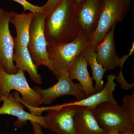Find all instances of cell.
I'll return each instance as SVG.
<instances>
[{
	"label": "cell",
	"mask_w": 134,
	"mask_h": 134,
	"mask_svg": "<svg viewBox=\"0 0 134 134\" xmlns=\"http://www.w3.org/2000/svg\"><path fill=\"white\" fill-rule=\"evenodd\" d=\"M82 53L88 64L91 68L92 78L96 82L94 88L97 92H98L102 90L104 87L103 78L105 71L102 66L98 62L96 58V49L93 47L87 44Z\"/></svg>",
	"instance_id": "ac0fdd59"
},
{
	"label": "cell",
	"mask_w": 134,
	"mask_h": 134,
	"mask_svg": "<svg viewBox=\"0 0 134 134\" xmlns=\"http://www.w3.org/2000/svg\"><path fill=\"white\" fill-rule=\"evenodd\" d=\"M88 65L81 52L76 58L69 74L72 80L79 81L86 98L97 93L93 86V79L88 71Z\"/></svg>",
	"instance_id": "9a60e30c"
},
{
	"label": "cell",
	"mask_w": 134,
	"mask_h": 134,
	"mask_svg": "<svg viewBox=\"0 0 134 134\" xmlns=\"http://www.w3.org/2000/svg\"><path fill=\"white\" fill-rule=\"evenodd\" d=\"M88 40L80 35L70 43L53 44L48 43L47 50L50 70L58 80L63 73L70 71L77 56L87 45Z\"/></svg>",
	"instance_id": "3957f363"
},
{
	"label": "cell",
	"mask_w": 134,
	"mask_h": 134,
	"mask_svg": "<svg viewBox=\"0 0 134 134\" xmlns=\"http://www.w3.org/2000/svg\"><path fill=\"white\" fill-rule=\"evenodd\" d=\"M21 5L24 8V12L29 10L34 14L37 13H45L43 7L36 6L31 4L26 0H12ZM46 14V13H45Z\"/></svg>",
	"instance_id": "d6986e66"
},
{
	"label": "cell",
	"mask_w": 134,
	"mask_h": 134,
	"mask_svg": "<svg viewBox=\"0 0 134 134\" xmlns=\"http://www.w3.org/2000/svg\"><path fill=\"white\" fill-rule=\"evenodd\" d=\"M85 0H72L74 4L76 7L77 8Z\"/></svg>",
	"instance_id": "d4e9b609"
},
{
	"label": "cell",
	"mask_w": 134,
	"mask_h": 134,
	"mask_svg": "<svg viewBox=\"0 0 134 134\" xmlns=\"http://www.w3.org/2000/svg\"><path fill=\"white\" fill-rule=\"evenodd\" d=\"M115 78H116L117 82L120 85L121 87L125 90H129L134 87V83L129 84L126 81L122 75V70H121L119 72L118 76Z\"/></svg>",
	"instance_id": "44dd1931"
},
{
	"label": "cell",
	"mask_w": 134,
	"mask_h": 134,
	"mask_svg": "<svg viewBox=\"0 0 134 134\" xmlns=\"http://www.w3.org/2000/svg\"><path fill=\"white\" fill-rule=\"evenodd\" d=\"M76 134H107L108 132L100 127L92 112V108L78 106L74 117Z\"/></svg>",
	"instance_id": "5bb4252c"
},
{
	"label": "cell",
	"mask_w": 134,
	"mask_h": 134,
	"mask_svg": "<svg viewBox=\"0 0 134 134\" xmlns=\"http://www.w3.org/2000/svg\"><path fill=\"white\" fill-rule=\"evenodd\" d=\"M107 134H134V132L126 133H120L117 130H112L108 132Z\"/></svg>",
	"instance_id": "cb8c5ba5"
},
{
	"label": "cell",
	"mask_w": 134,
	"mask_h": 134,
	"mask_svg": "<svg viewBox=\"0 0 134 134\" xmlns=\"http://www.w3.org/2000/svg\"><path fill=\"white\" fill-rule=\"evenodd\" d=\"M44 31L49 44L70 43L81 35L72 0H64L47 15Z\"/></svg>",
	"instance_id": "6da1fadb"
},
{
	"label": "cell",
	"mask_w": 134,
	"mask_h": 134,
	"mask_svg": "<svg viewBox=\"0 0 134 134\" xmlns=\"http://www.w3.org/2000/svg\"><path fill=\"white\" fill-rule=\"evenodd\" d=\"M117 23L114 24L103 40L96 47V58L98 62L105 72L113 70L120 66V59L115 50L114 31Z\"/></svg>",
	"instance_id": "7c38bea8"
},
{
	"label": "cell",
	"mask_w": 134,
	"mask_h": 134,
	"mask_svg": "<svg viewBox=\"0 0 134 134\" xmlns=\"http://www.w3.org/2000/svg\"><path fill=\"white\" fill-rule=\"evenodd\" d=\"M64 0H47L45 4L42 6L47 15Z\"/></svg>",
	"instance_id": "ffe728a7"
},
{
	"label": "cell",
	"mask_w": 134,
	"mask_h": 134,
	"mask_svg": "<svg viewBox=\"0 0 134 134\" xmlns=\"http://www.w3.org/2000/svg\"><path fill=\"white\" fill-rule=\"evenodd\" d=\"M20 99L19 93L17 91L13 94H10L7 97L0 98V100L3 102L0 107V115L7 114L17 117L14 123L15 127L16 128H21L25 125L28 121L38 122L44 127L43 117L34 116L25 111Z\"/></svg>",
	"instance_id": "8fae6325"
},
{
	"label": "cell",
	"mask_w": 134,
	"mask_h": 134,
	"mask_svg": "<svg viewBox=\"0 0 134 134\" xmlns=\"http://www.w3.org/2000/svg\"><path fill=\"white\" fill-rule=\"evenodd\" d=\"M78 107L61 104L47 107L43 127L57 134H76L74 117Z\"/></svg>",
	"instance_id": "52a82bcc"
},
{
	"label": "cell",
	"mask_w": 134,
	"mask_h": 134,
	"mask_svg": "<svg viewBox=\"0 0 134 134\" xmlns=\"http://www.w3.org/2000/svg\"><path fill=\"white\" fill-rule=\"evenodd\" d=\"M13 60L16 63V68L27 72L32 81L37 84L42 83L41 76L38 72V69L34 63L27 47L14 46Z\"/></svg>",
	"instance_id": "e0dca14e"
},
{
	"label": "cell",
	"mask_w": 134,
	"mask_h": 134,
	"mask_svg": "<svg viewBox=\"0 0 134 134\" xmlns=\"http://www.w3.org/2000/svg\"><path fill=\"white\" fill-rule=\"evenodd\" d=\"M104 1L85 0L77 8L78 26L81 35L87 38L88 41L96 31Z\"/></svg>",
	"instance_id": "30bf717a"
},
{
	"label": "cell",
	"mask_w": 134,
	"mask_h": 134,
	"mask_svg": "<svg viewBox=\"0 0 134 134\" xmlns=\"http://www.w3.org/2000/svg\"><path fill=\"white\" fill-rule=\"evenodd\" d=\"M10 12L0 8V68L9 74L18 70L13 60L14 41L10 34L9 23Z\"/></svg>",
	"instance_id": "ba28073f"
},
{
	"label": "cell",
	"mask_w": 134,
	"mask_h": 134,
	"mask_svg": "<svg viewBox=\"0 0 134 134\" xmlns=\"http://www.w3.org/2000/svg\"><path fill=\"white\" fill-rule=\"evenodd\" d=\"M115 77V74L109 75L107 77V82L100 91L82 100L64 103L62 105L86 107L93 108L99 104L105 102L118 104L114 99L113 94L117 85L114 82Z\"/></svg>",
	"instance_id": "4fadbf2b"
},
{
	"label": "cell",
	"mask_w": 134,
	"mask_h": 134,
	"mask_svg": "<svg viewBox=\"0 0 134 134\" xmlns=\"http://www.w3.org/2000/svg\"><path fill=\"white\" fill-rule=\"evenodd\" d=\"M12 90L21 94L20 102L24 105L37 108L43 104L41 96L29 86L24 71L18 69L16 74H9L0 68V98L8 97Z\"/></svg>",
	"instance_id": "5b68a950"
},
{
	"label": "cell",
	"mask_w": 134,
	"mask_h": 134,
	"mask_svg": "<svg viewBox=\"0 0 134 134\" xmlns=\"http://www.w3.org/2000/svg\"><path fill=\"white\" fill-rule=\"evenodd\" d=\"M47 15L36 13L31 24L27 48L37 68L43 65L48 68L49 61L47 47L48 43L45 36L44 24Z\"/></svg>",
	"instance_id": "8992f818"
},
{
	"label": "cell",
	"mask_w": 134,
	"mask_h": 134,
	"mask_svg": "<svg viewBox=\"0 0 134 134\" xmlns=\"http://www.w3.org/2000/svg\"><path fill=\"white\" fill-rule=\"evenodd\" d=\"M131 0H105L96 31L88 41L96 49L113 24L121 21L130 8Z\"/></svg>",
	"instance_id": "277c9868"
},
{
	"label": "cell",
	"mask_w": 134,
	"mask_h": 134,
	"mask_svg": "<svg viewBox=\"0 0 134 134\" xmlns=\"http://www.w3.org/2000/svg\"><path fill=\"white\" fill-rule=\"evenodd\" d=\"M34 131V134H44L42 130V125L36 121H30Z\"/></svg>",
	"instance_id": "7402d4cb"
},
{
	"label": "cell",
	"mask_w": 134,
	"mask_h": 134,
	"mask_svg": "<svg viewBox=\"0 0 134 134\" xmlns=\"http://www.w3.org/2000/svg\"><path fill=\"white\" fill-rule=\"evenodd\" d=\"M33 12L18 14L10 12L9 23L14 24L16 32L15 46L27 47L29 44L31 24L34 15Z\"/></svg>",
	"instance_id": "2e32d148"
},
{
	"label": "cell",
	"mask_w": 134,
	"mask_h": 134,
	"mask_svg": "<svg viewBox=\"0 0 134 134\" xmlns=\"http://www.w3.org/2000/svg\"><path fill=\"white\" fill-rule=\"evenodd\" d=\"M134 42H133V44H132V47H131V49L130 50V52L129 53L127 54H126L123 55L122 56V58L120 59V66L121 68V70H122V67H123V65H124V63H125L126 61V60L129 57H130V55H132L133 54V53H134Z\"/></svg>",
	"instance_id": "603a6c76"
},
{
	"label": "cell",
	"mask_w": 134,
	"mask_h": 134,
	"mask_svg": "<svg viewBox=\"0 0 134 134\" xmlns=\"http://www.w3.org/2000/svg\"><path fill=\"white\" fill-rule=\"evenodd\" d=\"M92 110L98 125L107 132L112 130L120 133L134 132V92L123 98L121 106L105 102Z\"/></svg>",
	"instance_id": "7a4b0ae2"
},
{
	"label": "cell",
	"mask_w": 134,
	"mask_h": 134,
	"mask_svg": "<svg viewBox=\"0 0 134 134\" xmlns=\"http://www.w3.org/2000/svg\"><path fill=\"white\" fill-rule=\"evenodd\" d=\"M58 82L53 86L47 89L39 86L33 88L41 97L42 103L50 104L56 99L66 95L74 96L76 100L86 98L81 86L79 83H75L66 72L63 73Z\"/></svg>",
	"instance_id": "9c48e42d"
}]
</instances>
